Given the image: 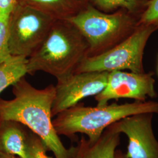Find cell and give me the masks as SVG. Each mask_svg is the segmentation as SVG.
<instances>
[{"label":"cell","instance_id":"7c38bea8","mask_svg":"<svg viewBox=\"0 0 158 158\" xmlns=\"http://www.w3.org/2000/svg\"><path fill=\"white\" fill-rule=\"evenodd\" d=\"M17 4L32 8L56 20H68L83 10L85 4L77 0H17Z\"/></svg>","mask_w":158,"mask_h":158},{"label":"cell","instance_id":"5bb4252c","mask_svg":"<svg viewBox=\"0 0 158 158\" xmlns=\"http://www.w3.org/2000/svg\"><path fill=\"white\" fill-rule=\"evenodd\" d=\"M149 0H89V3L97 10L111 13L123 8L141 17L147 9Z\"/></svg>","mask_w":158,"mask_h":158},{"label":"cell","instance_id":"2e32d148","mask_svg":"<svg viewBox=\"0 0 158 158\" xmlns=\"http://www.w3.org/2000/svg\"><path fill=\"white\" fill-rule=\"evenodd\" d=\"M8 18H0V63L11 55L9 49Z\"/></svg>","mask_w":158,"mask_h":158},{"label":"cell","instance_id":"30bf717a","mask_svg":"<svg viewBox=\"0 0 158 158\" xmlns=\"http://www.w3.org/2000/svg\"><path fill=\"white\" fill-rule=\"evenodd\" d=\"M120 134L110 125L94 142L82 136L77 146L72 147L70 158H115Z\"/></svg>","mask_w":158,"mask_h":158},{"label":"cell","instance_id":"4fadbf2b","mask_svg":"<svg viewBox=\"0 0 158 158\" xmlns=\"http://www.w3.org/2000/svg\"><path fill=\"white\" fill-rule=\"evenodd\" d=\"M28 58L10 55L0 63V94L27 74Z\"/></svg>","mask_w":158,"mask_h":158},{"label":"cell","instance_id":"ac0fdd59","mask_svg":"<svg viewBox=\"0 0 158 158\" xmlns=\"http://www.w3.org/2000/svg\"><path fill=\"white\" fill-rule=\"evenodd\" d=\"M17 4V0H0V18L10 17Z\"/></svg>","mask_w":158,"mask_h":158},{"label":"cell","instance_id":"44dd1931","mask_svg":"<svg viewBox=\"0 0 158 158\" xmlns=\"http://www.w3.org/2000/svg\"><path fill=\"white\" fill-rule=\"evenodd\" d=\"M77 1H78L79 2H81L83 4H85L89 3V0H77Z\"/></svg>","mask_w":158,"mask_h":158},{"label":"cell","instance_id":"5b68a950","mask_svg":"<svg viewBox=\"0 0 158 158\" xmlns=\"http://www.w3.org/2000/svg\"><path fill=\"white\" fill-rule=\"evenodd\" d=\"M158 29L152 25H139L126 40L102 54L87 57L74 73L129 70L136 73H144L143 57L151 35Z\"/></svg>","mask_w":158,"mask_h":158},{"label":"cell","instance_id":"ba28073f","mask_svg":"<svg viewBox=\"0 0 158 158\" xmlns=\"http://www.w3.org/2000/svg\"><path fill=\"white\" fill-rule=\"evenodd\" d=\"M109 72L74 73L57 80L52 116L73 107L83 98L98 94L105 88Z\"/></svg>","mask_w":158,"mask_h":158},{"label":"cell","instance_id":"6da1fadb","mask_svg":"<svg viewBox=\"0 0 158 158\" xmlns=\"http://www.w3.org/2000/svg\"><path fill=\"white\" fill-rule=\"evenodd\" d=\"M14 98H0V120L18 121L40 136L55 158H70L72 147H64L52 124V108L55 86L38 89L23 77L12 85Z\"/></svg>","mask_w":158,"mask_h":158},{"label":"cell","instance_id":"d6986e66","mask_svg":"<svg viewBox=\"0 0 158 158\" xmlns=\"http://www.w3.org/2000/svg\"><path fill=\"white\" fill-rule=\"evenodd\" d=\"M0 158H19L18 156L10 153L0 151Z\"/></svg>","mask_w":158,"mask_h":158},{"label":"cell","instance_id":"8992f818","mask_svg":"<svg viewBox=\"0 0 158 158\" xmlns=\"http://www.w3.org/2000/svg\"><path fill=\"white\" fill-rule=\"evenodd\" d=\"M56 19L17 4L8 20L10 54L28 58L42 45Z\"/></svg>","mask_w":158,"mask_h":158},{"label":"cell","instance_id":"7402d4cb","mask_svg":"<svg viewBox=\"0 0 158 158\" xmlns=\"http://www.w3.org/2000/svg\"></svg>","mask_w":158,"mask_h":158},{"label":"cell","instance_id":"8fae6325","mask_svg":"<svg viewBox=\"0 0 158 158\" xmlns=\"http://www.w3.org/2000/svg\"><path fill=\"white\" fill-rule=\"evenodd\" d=\"M25 126L13 120H0V151L19 158H31L28 132Z\"/></svg>","mask_w":158,"mask_h":158},{"label":"cell","instance_id":"277c9868","mask_svg":"<svg viewBox=\"0 0 158 158\" xmlns=\"http://www.w3.org/2000/svg\"><path fill=\"white\" fill-rule=\"evenodd\" d=\"M139 19L140 17L125 9L106 13L89 3L68 20L87 40L89 56H94L110 50L128 38L139 26Z\"/></svg>","mask_w":158,"mask_h":158},{"label":"cell","instance_id":"52a82bcc","mask_svg":"<svg viewBox=\"0 0 158 158\" xmlns=\"http://www.w3.org/2000/svg\"><path fill=\"white\" fill-rule=\"evenodd\" d=\"M153 76V72L136 73L123 70L109 72L105 88L95 96L97 106H104L111 100L119 98L145 102L148 97L156 98L158 94Z\"/></svg>","mask_w":158,"mask_h":158},{"label":"cell","instance_id":"ffe728a7","mask_svg":"<svg viewBox=\"0 0 158 158\" xmlns=\"http://www.w3.org/2000/svg\"><path fill=\"white\" fill-rule=\"evenodd\" d=\"M115 158H128L127 157L125 153L120 150H117L115 152Z\"/></svg>","mask_w":158,"mask_h":158},{"label":"cell","instance_id":"e0dca14e","mask_svg":"<svg viewBox=\"0 0 158 158\" xmlns=\"http://www.w3.org/2000/svg\"><path fill=\"white\" fill-rule=\"evenodd\" d=\"M138 25H152L158 29V0H149L147 9L140 17Z\"/></svg>","mask_w":158,"mask_h":158},{"label":"cell","instance_id":"9c48e42d","mask_svg":"<svg viewBox=\"0 0 158 158\" xmlns=\"http://www.w3.org/2000/svg\"><path fill=\"white\" fill-rule=\"evenodd\" d=\"M154 114L141 113L119 120L112 125L119 134L128 137L125 153L128 158H158V141L152 127Z\"/></svg>","mask_w":158,"mask_h":158},{"label":"cell","instance_id":"9a60e30c","mask_svg":"<svg viewBox=\"0 0 158 158\" xmlns=\"http://www.w3.org/2000/svg\"><path fill=\"white\" fill-rule=\"evenodd\" d=\"M48 149L45 143L40 136L33 132H29L28 138V152L31 158H52L46 152Z\"/></svg>","mask_w":158,"mask_h":158},{"label":"cell","instance_id":"7a4b0ae2","mask_svg":"<svg viewBox=\"0 0 158 158\" xmlns=\"http://www.w3.org/2000/svg\"><path fill=\"white\" fill-rule=\"evenodd\" d=\"M83 35L68 20H56L40 48L28 58L27 74L41 71L57 80L74 73L89 56Z\"/></svg>","mask_w":158,"mask_h":158},{"label":"cell","instance_id":"3957f363","mask_svg":"<svg viewBox=\"0 0 158 158\" xmlns=\"http://www.w3.org/2000/svg\"><path fill=\"white\" fill-rule=\"evenodd\" d=\"M147 113L158 114V102L135 101L96 107L78 103L59 113L52 124L58 135L72 138L75 134L81 133L88 136L91 142H94L110 125L130 115Z\"/></svg>","mask_w":158,"mask_h":158}]
</instances>
